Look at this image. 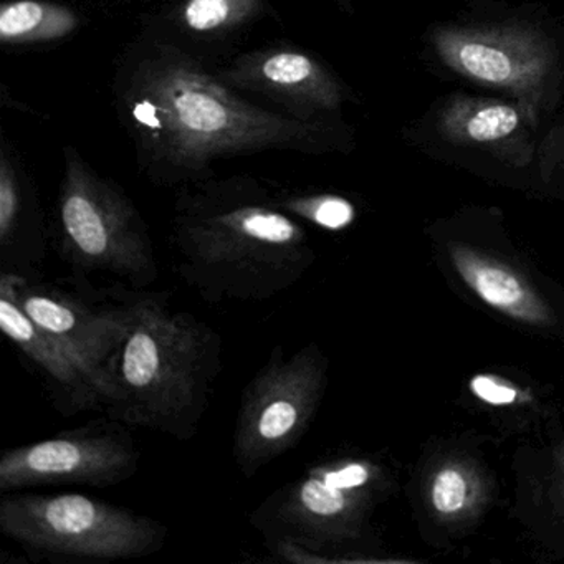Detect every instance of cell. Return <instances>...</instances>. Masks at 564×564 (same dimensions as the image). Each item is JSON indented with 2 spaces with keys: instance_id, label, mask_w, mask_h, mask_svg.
<instances>
[{
  "instance_id": "7c38bea8",
  "label": "cell",
  "mask_w": 564,
  "mask_h": 564,
  "mask_svg": "<svg viewBox=\"0 0 564 564\" xmlns=\"http://www.w3.org/2000/svg\"><path fill=\"white\" fill-rule=\"evenodd\" d=\"M0 328L37 368L67 414L105 405L104 394L94 376L19 306L4 285H0Z\"/></svg>"
},
{
  "instance_id": "6da1fadb",
  "label": "cell",
  "mask_w": 564,
  "mask_h": 564,
  "mask_svg": "<svg viewBox=\"0 0 564 564\" xmlns=\"http://www.w3.org/2000/svg\"><path fill=\"white\" fill-rule=\"evenodd\" d=\"M113 100L141 173L160 186L203 183L214 177V164L230 158L352 147L349 127L303 123L252 104L199 58L150 35L120 55Z\"/></svg>"
},
{
  "instance_id": "7a4b0ae2",
  "label": "cell",
  "mask_w": 564,
  "mask_h": 564,
  "mask_svg": "<svg viewBox=\"0 0 564 564\" xmlns=\"http://www.w3.org/2000/svg\"><path fill=\"white\" fill-rule=\"evenodd\" d=\"M177 275L207 302H269L316 260L308 232L249 176L183 186L171 217Z\"/></svg>"
},
{
  "instance_id": "9c48e42d",
  "label": "cell",
  "mask_w": 564,
  "mask_h": 564,
  "mask_svg": "<svg viewBox=\"0 0 564 564\" xmlns=\"http://www.w3.org/2000/svg\"><path fill=\"white\" fill-rule=\"evenodd\" d=\"M540 130L510 98L458 91L441 98L412 137L429 154L488 160L520 170L536 163Z\"/></svg>"
},
{
  "instance_id": "277c9868",
  "label": "cell",
  "mask_w": 564,
  "mask_h": 564,
  "mask_svg": "<svg viewBox=\"0 0 564 564\" xmlns=\"http://www.w3.org/2000/svg\"><path fill=\"white\" fill-rule=\"evenodd\" d=\"M438 67L517 101L543 127L564 98V41L521 15L452 21L425 39Z\"/></svg>"
},
{
  "instance_id": "3957f363",
  "label": "cell",
  "mask_w": 564,
  "mask_h": 564,
  "mask_svg": "<svg viewBox=\"0 0 564 564\" xmlns=\"http://www.w3.org/2000/svg\"><path fill=\"white\" fill-rule=\"evenodd\" d=\"M223 371V341L160 293L131 296L130 328L110 366L108 411L176 441L199 431Z\"/></svg>"
},
{
  "instance_id": "d6986e66",
  "label": "cell",
  "mask_w": 564,
  "mask_h": 564,
  "mask_svg": "<svg viewBox=\"0 0 564 564\" xmlns=\"http://www.w3.org/2000/svg\"><path fill=\"white\" fill-rule=\"evenodd\" d=\"M536 163L543 174H564V123L553 124L543 134Z\"/></svg>"
},
{
  "instance_id": "5b68a950",
  "label": "cell",
  "mask_w": 564,
  "mask_h": 564,
  "mask_svg": "<svg viewBox=\"0 0 564 564\" xmlns=\"http://www.w3.org/2000/svg\"><path fill=\"white\" fill-rule=\"evenodd\" d=\"M58 240L77 272L105 273L133 286L158 279L150 227L120 184L98 173L74 147L64 150Z\"/></svg>"
},
{
  "instance_id": "44dd1931",
  "label": "cell",
  "mask_w": 564,
  "mask_h": 564,
  "mask_svg": "<svg viewBox=\"0 0 564 564\" xmlns=\"http://www.w3.org/2000/svg\"><path fill=\"white\" fill-rule=\"evenodd\" d=\"M336 2H339V4L346 6V4H348L349 0H336Z\"/></svg>"
},
{
  "instance_id": "ac0fdd59",
  "label": "cell",
  "mask_w": 564,
  "mask_h": 564,
  "mask_svg": "<svg viewBox=\"0 0 564 564\" xmlns=\"http://www.w3.org/2000/svg\"><path fill=\"white\" fill-rule=\"evenodd\" d=\"M467 480L457 468H445L435 477L432 503L441 513H457L467 501Z\"/></svg>"
},
{
  "instance_id": "5bb4252c",
  "label": "cell",
  "mask_w": 564,
  "mask_h": 564,
  "mask_svg": "<svg viewBox=\"0 0 564 564\" xmlns=\"http://www.w3.org/2000/svg\"><path fill=\"white\" fill-rule=\"evenodd\" d=\"M82 18L52 0H9L0 8V42L12 47L65 41L80 29Z\"/></svg>"
},
{
  "instance_id": "ba28073f",
  "label": "cell",
  "mask_w": 564,
  "mask_h": 564,
  "mask_svg": "<svg viewBox=\"0 0 564 564\" xmlns=\"http://www.w3.org/2000/svg\"><path fill=\"white\" fill-rule=\"evenodd\" d=\"M22 310L65 346L94 376L105 405L110 399V366L130 328L131 296L113 303L94 299L78 286L39 282L22 272L0 276Z\"/></svg>"
},
{
  "instance_id": "52a82bcc",
  "label": "cell",
  "mask_w": 564,
  "mask_h": 564,
  "mask_svg": "<svg viewBox=\"0 0 564 564\" xmlns=\"http://www.w3.org/2000/svg\"><path fill=\"white\" fill-rule=\"evenodd\" d=\"M326 386V358L316 343L286 356L282 345L250 379L234 429V460L250 478L295 448L318 411Z\"/></svg>"
},
{
  "instance_id": "2e32d148",
  "label": "cell",
  "mask_w": 564,
  "mask_h": 564,
  "mask_svg": "<svg viewBox=\"0 0 564 564\" xmlns=\"http://www.w3.org/2000/svg\"><path fill=\"white\" fill-rule=\"evenodd\" d=\"M457 265L468 285L488 305L513 315L527 316L530 313V299L513 273L471 253H458Z\"/></svg>"
},
{
  "instance_id": "e0dca14e",
  "label": "cell",
  "mask_w": 564,
  "mask_h": 564,
  "mask_svg": "<svg viewBox=\"0 0 564 564\" xmlns=\"http://www.w3.org/2000/svg\"><path fill=\"white\" fill-rule=\"evenodd\" d=\"M279 200L289 213L305 217L325 229H343L355 216V209L343 197L328 196H280Z\"/></svg>"
},
{
  "instance_id": "9a60e30c",
  "label": "cell",
  "mask_w": 564,
  "mask_h": 564,
  "mask_svg": "<svg viewBox=\"0 0 564 564\" xmlns=\"http://www.w3.org/2000/svg\"><path fill=\"white\" fill-rule=\"evenodd\" d=\"M267 0H183L176 22L194 37H226L265 18Z\"/></svg>"
},
{
  "instance_id": "8992f818",
  "label": "cell",
  "mask_w": 564,
  "mask_h": 564,
  "mask_svg": "<svg viewBox=\"0 0 564 564\" xmlns=\"http://www.w3.org/2000/svg\"><path fill=\"white\" fill-rule=\"evenodd\" d=\"M0 530L48 560H137L160 551L167 536L154 518L80 494L6 495Z\"/></svg>"
},
{
  "instance_id": "30bf717a",
  "label": "cell",
  "mask_w": 564,
  "mask_h": 564,
  "mask_svg": "<svg viewBox=\"0 0 564 564\" xmlns=\"http://www.w3.org/2000/svg\"><path fill=\"white\" fill-rule=\"evenodd\" d=\"M133 438L110 425H87L0 455V490L61 485L113 487L137 474Z\"/></svg>"
},
{
  "instance_id": "8fae6325",
  "label": "cell",
  "mask_w": 564,
  "mask_h": 564,
  "mask_svg": "<svg viewBox=\"0 0 564 564\" xmlns=\"http://www.w3.org/2000/svg\"><path fill=\"white\" fill-rule=\"evenodd\" d=\"M216 72L240 94L259 95L303 123L348 127L343 110L355 98L351 90L322 58L302 48H260Z\"/></svg>"
},
{
  "instance_id": "ffe728a7",
  "label": "cell",
  "mask_w": 564,
  "mask_h": 564,
  "mask_svg": "<svg viewBox=\"0 0 564 564\" xmlns=\"http://www.w3.org/2000/svg\"><path fill=\"white\" fill-rule=\"evenodd\" d=\"M471 389L478 398L491 402V404H511L517 399L514 389L498 384L490 378H481V376L471 381Z\"/></svg>"
},
{
  "instance_id": "4fadbf2b",
  "label": "cell",
  "mask_w": 564,
  "mask_h": 564,
  "mask_svg": "<svg viewBox=\"0 0 564 564\" xmlns=\"http://www.w3.org/2000/svg\"><path fill=\"white\" fill-rule=\"evenodd\" d=\"M0 249L6 263L18 269L42 260L45 250L37 194L6 141L0 150Z\"/></svg>"
}]
</instances>
